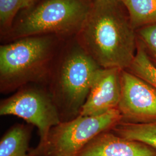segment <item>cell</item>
<instances>
[{
  "label": "cell",
  "instance_id": "6da1fadb",
  "mask_svg": "<svg viewBox=\"0 0 156 156\" xmlns=\"http://www.w3.org/2000/svg\"><path fill=\"white\" fill-rule=\"evenodd\" d=\"M75 38L102 68L127 69L136 51L135 29L120 0H93Z\"/></svg>",
  "mask_w": 156,
  "mask_h": 156
},
{
  "label": "cell",
  "instance_id": "7a4b0ae2",
  "mask_svg": "<svg viewBox=\"0 0 156 156\" xmlns=\"http://www.w3.org/2000/svg\"><path fill=\"white\" fill-rule=\"evenodd\" d=\"M66 41L56 35H38L1 45V93L16 91L29 84L46 86Z\"/></svg>",
  "mask_w": 156,
  "mask_h": 156
},
{
  "label": "cell",
  "instance_id": "3957f363",
  "mask_svg": "<svg viewBox=\"0 0 156 156\" xmlns=\"http://www.w3.org/2000/svg\"><path fill=\"white\" fill-rule=\"evenodd\" d=\"M101 68L75 37L65 42L46 85L62 122L79 115Z\"/></svg>",
  "mask_w": 156,
  "mask_h": 156
},
{
  "label": "cell",
  "instance_id": "277c9868",
  "mask_svg": "<svg viewBox=\"0 0 156 156\" xmlns=\"http://www.w3.org/2000/svg\"><path fill=\"white\" fill-rule=\"evenodd\" d=\"M93 0H36L17 15L2 36L9 43L28 37L56 35L68 40L77 35Z\"/></svg>",
  "mask_w": 156,
  "mask_h": 156
},
{
  "label": "cell",
  "instance_id": "5b68a950",
  "mask_svg": "<svg viewBox=\"0 0 156 156\" xmlns=\"http://www.w3.org/2000/svg\"><path fill=\"white\" fill-rule=\"evenodd\" d=\"M122 120L118 109L97 116L78 117L51 129L45 143L33 149L35 156H78L97 135L111 130Z\"/></svg>",
  "mask_w": 156,
  "mask_h": 156
},
{
  "label": "cell",
  "instance_id": "8992f818",
  "mask_svg": "<svg viewBox=\"0 0 156 156\" xmlns=\"http://www.w3.org/2000/svg\"><path fill=\"white\" fill-rule=\"evenodd\" d=\"M0 115L22 118L37 127L39 144L46 140L51 129L62 122L56 105L44 85L29 84L1 101Z\"/></svg>",
  "mask_w": 156,
  "mask_h": 156
},
{
  "label": "cell",
  "instance_id": "52a82bcc",
  "mask_svg": "<svg viewBox=\"0 0 156 156\" xmlns=\"http://www.w3.org/2000/svg\"><path fill=\"white\" fill-rule=\"evenodd\" d=\"M121 96L117 109L120 122L134 124L156 122V90L143 79L122 70Z\"/></svg>",
  "mask_w": 156,
  "mask_h": 156
},
{
  "label": "cell",
  "instance_id": "ba28073f",
  "mask_svg": "<svg viewBox=\"0 0 156 156\" xmlns=\"http://www.w3.org/2000/svg\"><path fill=\"white\" fill-rule=\"evenodd\" d=\"M121 71L117 68H101L79 115L97 116L117 108L121 96Z\"/></svg>",
  "mask_w": 156,
  "mask_h": 156
},
{
  "label": "cell",
  "instance_id": "9c48e42d",
  "mask_svg": "<svg viewBox=\"0 0 156 156\" xmlns=\"http://www.w3.org/2000/svg\"><path fill=\"white\" fill-rule=\"evenodd\" d=\"M78 156H156V150L144 142L124 138L108 130L97 135Z\"/></svg>",
  "mask_w": 156,
  "mask_h": 156
},
{
  "label": "cell",
  "instance_id": "30bf717a",
  "mask_svg": "<svg viewBox=\"0 0 156 156\" xmlns=\"http://www.w3.org/2000/svg\"><path fill=\"white\" fill-rule=\"evenodd\" d=\"M31 129L23 124L12 126L0 140V156H35L29 147Z\"/></svg>",
  "mask_w": 156,
  "mask_h": 156
},
{
  "label": "cell",
  "instance_id": "8fae6325",
  "mask_svg": "<svg viewBox=\"0 0 156 156\" xmlns=\"http://www.w3.org/2000/svg\"><path fill=\"white\" fill-rule=\"evenodd\" d=\"M111 131L124 138L144 142L156 150V122L134 124L120 122Z\"/></svg>",
  "mask_w": 156,
  "mask_h": 156
},
{
  "label": "cell",
  "instance_id": "7c38bea8",
  "mask_svg": "<svg viewBox=\"0 0 156 156\" xmlns=\"http://www.w3.org/2000/svg\"><path fill=\"white\" fill-rule=\"evenodd\" d=\"M134 29L156 23V0H120Z\"/></svg>",
  "mask_w": 156,
  "mask_h": 156
},
{
  "label": "cell",
  "instance_id": "4fadbf2b",
  "mask_svg": "<svg viewBox=\"0 0 156 156\" xmlns=\"http://www.w3.org/2000/svg\"><path fill=\"white\" fill-rule=\"evenodd\" d=\"M127 70L150 84L156 90V66L140 41L137 42L135 55Z\"/></svg>",
  "mask_w": 156,
  "mask_h": 156
},
{
  "label": "cell",
  "instance_id": "5bb4252c",
  "mask_svg": "<svg viewBox=\"0 0 156 156\" xmlns=\"http://www.w3.org/2000/svg\"><path fill=\"white\" fill-rule=\"evenodd\" d=\"M36 0H0V27L1 36L11 27L17 15L32 5Z\"/></svg>",
  "mask_w": 156,
  "mask_h": 156
},
{
  "label": "cell",
  "instance_id": "9a60e30c",
  "mask_svg": "<svg viewBox=\"0 0 156 156\" xmlns=\"http://www.w3.org/2000/svg\"><path fill=\"white\" fill-rule=\"evenodd\" d=\"M139 35L146 49L156 60V23L140 28Z\"/></svg>",
  "mask_w": 156,
  "mask_h": 156
}]
</instances>
